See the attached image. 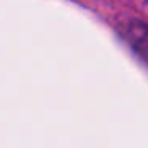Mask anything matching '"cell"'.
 <instances>
[{
  "label": "cell",
  "mask_w": 148,
  "mask_h": 148,
  "mask_svg": "<svg viewBox=\"0 0 148 148\" xmlns=\"http://www.w3.org/2000/svg\"><path fill=\"white\" fill-rule=\"evenodd\" d=\"M129 40L134 48H137L138 53L148 61V27L142 24H132L129 29Z\"/></svg>",
  "instance_id": "1"
}]
</instances>
